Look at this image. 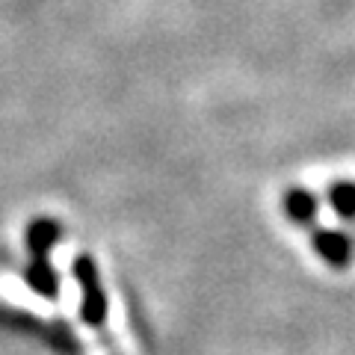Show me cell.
Returning a JSON list of instances; mask_svg holds the SVG:
<instances>
[{
	"instance_id": "3",
	"label": "cell",
	"mask_w": 355,
	"mask_h": 355,
	"mask_svg": "<svg viewBox=\"0 0 355 355\" xmlns=\"http://www.w3.org/2000/svg\"><path fill=\"white\" fill-rule=\"evenodd\" d=\"M60 240V225L53 219H39L33 222L27 231V246L33 252V258H48V249Z\"/></svg>"
},
{
	"instance_id": "2",
	"label": "cell",
	"mask_w": 355,
	"mask_h": 355,
	"mask_svg": "<svg viewBox=\"0 0 355 355\" xmlns=\"http://www.w3.org/2000/svg\"><path fill=\"white\" fill-rule=\"evenodd\" d=\"M314 249L335 266L349 263V237L343 231H326V228L314 231Z\"/></svg>"
},
{
	"instance_id": "5",
	"label": "cell",
	"mask_w": 355,
	"mask_h": 355,
	"mask_svg": "<svg viewBox=\"0 0 355 355\" xmlns=\"http://www.w3.org/2000/svg\"><path fill=\"white\" fill-rule=\"evenodd\" d=\"M27 282H30V287L36 293H42V296H48V299H57V293H60V279H57V272L48 266V261L44 258H36L30 263V270H27Z\"/></svg>"
},
{
	"instance_id": "6",
	"label": "cell",
	"mask_w": 355,
	"mask_h": 355,
	"mask_svg": "<svg viewBox=\"0 0 355 355\" xmlns=\"http://www.w3.org/2000/svg\"><path fill=\"white\" fill-rule=\"evenodd\" d=\"M329 205L335 207V214L340 219H349L352 216V184L340 181L335 187H329Z\"/></svg>"
},
{
	"instance_id": "4",
	"label": "cell",
	"mask_w": 355,
	"mask_h": 355,
	"mask_svg": "<svg viewBox=\"0 0 355 355\" xmlns=\"http://www.w3.org/2000/svg\"><path fill=\"white\" fill-rule=\"evenodd\" d=\"M284 210L293 222H299V225H311V222L317 219V198L308 190H299L296 187V190H291L284 196Z\"/></svg>"
},
{
	"instance_id": "1",
	"label": "cell",
	"mask_w": 355,
	"mask_h": 355,
	"mask_svg": "<svg viewBox=\"0 0 355 355\" xmlns=\"http://www.w3.org/2000/svg\"><path fill=\"white\" fill-rule=\"evenodd\" d=\"M74 275L83 287V305H80V317L86 326H104L107 320V296L101 291V282H98V270L92 258H77L74 263Z\"/></svg>"
}]
</instances>
